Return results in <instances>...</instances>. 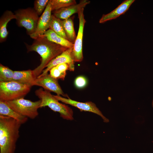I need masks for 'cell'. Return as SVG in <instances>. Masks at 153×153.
I'll list each match as a JSON object with an SVG mask.
<instances>
[{"instance_id":"cell-1","label":"cell","mask_w":153,"mask_h":153,"mask_svg":"<svg viewBox=\"0 0 153 153\" xmlns=\"http://www.w3.org/2000/svg\"><path fill=\"white\" fill-rule=\"evenodd\" d=\"M26 45L28 52H36L41 57L40 64L33 70L36 77L41 74L52 60L67 49L49 41L43 36L34 39L31 45Z\"/></svg>"},{"instance_id":"cell-2","label":"cell","mask_w":153,"mask_h":153,"mask_svg":"<svg viewBox=\"0 0 153 153\" xmlns=\"http://www.w3.org/2000/svg\"><path fill=\"white\" fill-rule=\"evenodd\" d=\"M22 125L13 118L0 115V153H14Z\"/></svg>"},{"instance_id":"cell-3","label":"cell","mask_w":153,"mask_h":153,"mask_svg":"<svg viewBox=\"0 0 153 153\" xmlns=\"http://www.w3.org/2000/svg\"><path fill=\"white\" fill-rule=\"evenodd\" d=\"M35 94L41 101L40 108L47 106L53 111L58 112L64 119L69 120L73 119L72 110L59 102L50 92L40 88L35 91Z\"/></svg>"},{"instance_id":"cell-4","label":"cell","mask_w":153,"mask_h":153,"mask_svg":"<svg viewBox=\"0 0 153 153\" xmlns=\"http://www.w3.org/2000/svg\"><path fill=\"white\" fill-rule=\"evenodd\" d=\"M31 87L13 81L0 82V101H10L24 98Z\"/></svg>"},{"instance_id":"cell-5","label":"cell","mask_w":153,"mask_h":153,"mask_svg":"<svg viewBox=\"0 0 153 153\" xmlns=\"http://www.w3.org/2000/svg\"><path fill=\"white\" fill-rule=\"evenodd\" d=\"M12 109L21 115L27 118L34 119L39 114L41 101H33L21 98L17 99L5 101Z\"/></svg>"},{"instance_id":"cell-6","label":"cell","mask_w":153,"mask_h":153,"mask_svg":"<svg viewBox=\"0 0 153 153\" xmlns=\"http://www.w3.org/2000/svg\"><path fill=\"white\" fill-rule=\"evenodd\" d=\"M14 14L18 26L24 27L29 36L35 32L39 17L33 8L20 9Z\"/></svg>"},{"instance_id":"cell-7","label":"cell","mask_w":153,"mask_h":153,"mask_svg":"<svg viewBox=\"0 0 153 153\" xmlns=\"http://www.w3.org/2000/svg\"><path fill=\"white\" fill-rule=\"evenodd\" d=\"M84 8L78 12L79 28L77 35L74 43L72 52L73 59L75 62L81 61L83 58L82 53V42L84 27L86 21L84 14Z\"/></svg>"},{"instance_id":"cell-8","label":"cell","mask_w":153,"mask_h":153,"mask_svg":"<svg viewBox=\"0 0 153 153\" xmlns=\"http://www.w3.org/2000/svg\"><path fill=\"white\" fill-rule=\"evenodd\" d=\"M58 101L68 104L78 109L80 111H88L93 112L100 116L105 122H108L109 120L105 117L97 107L95 104L91 101L80 102L73 100L69 97L67 98L60 95H54Z\"/></svg>"},{"instance_id":"cell-9","label":"cell","mask_w":153,"mask_h":153,"mask_svg":"<svg viewBox=\"0 0 153 153\" xmlns=\"http://www.w3.org/2000/svg\"><path fill=\"white\" fill-rule=\"evenodd\" d=\"M34 86H41L45 90L54 92L57 95L69 97L68 95L63 92L58 80L52 77L48 73L42 76L37 77Z\"/></svg>"},{"instance_id":"cell-10","label":"cell","mask_w":153,"mask_h":153,"mask_svg":"<svg viewBox=\"0 0 153 153\" xmlns=\"http://www.w3.org/2000/svg\"><path fill=\"white\" fill-rule=\"evenodd\" d=\"M73 48H67L60 54L52 60L46 66V68L42 71V73L38 76H42L48 73V72L54 67L61 63L68 64L69 70H74V61L73 59L72 52Z\"/></svg>"},{"instance_id":"cell-11","label":"cell","mask_w":153,"mask_h":153,"mask_svg":"<svg viewBox=\"0 0 153 153\" xmlns=\"http://www.w3.org/2000/svg\"><path fill=\"white\" fill-rule=\"evenodd\" d=\"M52 11L50 3L49 1L44 11L39 17L36 28L35 32L30 35L31 38L35 39L42 36L49 29V26Z\"/></svg>"},{"instance_id":"cell-12","label":"cell","mask_w":153,"mask_h":153,"mask_svg":"<svg viewBox=\"0 0 153 153\" xmlns=\"http://www.w3.org/2000/svg\"><path fill=\"white\" fill-rule=\"evenodd\" d=\"M90 3V1L87 0H81L78 4L55 10L53 14L61 20H64L69 18L74 14L78 13L81 9L84 8Z\"/></svg>"},{"instance_id":"cell-13","label":"cell","mask_w":153,"mask_h":153,"mask_svg":"<svg viewBox=\"0 0 153 153\" xmlns=\"http://www.w3.org/2000/svg\"><path fill=\"white\" fill-rule=\"evenodd\" d=\"M135 0H126L124 1L116 8L110 12L103 14L99 20L100 23H103L107 21L116 19L124 14L135 1Z\"/></svg>"},{"instance_id":"cell-14","label":"cell","mask_w":153,"mask_h":153,"mask_svg":"<svg viewBox=\"0 0 153 153\" xmlns=\"http://www.w3.org/2000/svg\"><path fill=\"white\" fill-rule=\"evenodd\" d=\"M37 78L34 75L33 70L14 71L12 81L32 86H34Z\"/></svg>"},{"instance_id":"cell-15","label":"cell","mask_w":153,"mask_h":153,"mask_svg":"<svg viewBox=\"0 0 153 153\" xmlns=\"http://www.w3.org/2000/svg\"><path fill=\"white\" fill-rule=\"evenodd\" d=\"M14 13L11 11L7 10L2 15L0 18V42L5 41L8 36V32L7 29L8 23L11 20L16 19Z\"/></svg>"},{"instance_id":"cell-16","label":"cell","mask_w":153,"mask_h":153,"mask_svg":"<svg viewBox=\"0 0 153 153\" xmlns=\"http://www.w3.org/2000/svg\"><path fill=\"white\" fill-rule=\"evenodd\" d=\"M0 115L11 117L22 124L26 123L28 119L18 113L10 108L5 101H0Z\"/></svg>"},{"instance_id":"cell-17","label":"cell","mask_w":153,"mask_h":153,"mask_svg":"<svg viewBox=\"0 0 153 153\" xmlns=\"http://www.w3.org/2000/svg\"><path fill=\"white\" fill-rule=\"evenodd\" d=\"M49 41L67 48H73L74 44L60 36L52 30L48 29L42 36Z\"/></svg>"},{"instance_id":"cell-18","label":"cell","mask_w":153,"mask_h":153,"mask_svg":"<svg viewBox=\"0 0 153 153\" xmlns=\"http://www.w3.org/2000/svg\"><path fill=\"white\" fill-rule=\"evenodd\" d=\"M65 32L68 40L74 44L76 36L74 29L73 19L72 17L61 20Z\"/></svg>"},{"instance_id":"cell-19","label":"cell","mask_w":153,"mask_h":153,"mask_svg":"<svg viewBox=\"0 0 153 153\" xmlns=\"http://www.w3.org/2000/svg\"><path fill=\"white\" fill-rule=\"evenodd\" d=\"M58 34L68 40L63 28L61 20L52 14L50 23L49 29Z\"/></svg>"},{"instance_id":"cell-20","label":"cell","mask_w":153,"mask_h":153,"mask_svg":"<svg viewBox=\"0 0 153 153\" xmlns=\"http://www.w3.org/2000/svg\"><path fill=\"white\" fill-rule=\"evenodd\" d=\"M52 11L76 4L75 0H50Z\"/></svg>"},{"instance_id":"cell-21","label":"cell","mask_w":153,"mask_h":153,"mask_svg":"<svg viewBox=\"0 0 153 153\" xmlns=\"http://www.w3.org/2000/svg\"><path fill=\"white\" fill-rule=\"evenodd\" d=\"M14 71L8 67L0 64V82H7L12 81Z\"/></svg>"},{"instance_id":"cell-22","label":"cell","mask_w":153,"mask_h":153,"mask_svg":"<svg viewBox=\"0 0 153 153\" xmlns=\"http://www.w3.org/2000/svg\"><path fill=\"white\" fill-rule=\"evenodd\" d=\"M50 0H36L34 1V8L39 16H41L44 11Z\"/></svg>"},{"instance_id":"cell-23","label":"cell","mask_w":153,"mask_h":153,"mask_svg":"<svg viewBox=\"0 0 153 153\" xmlns=\"http://www.w3.org/2000/svg\"><path fill=\"white\" fill-rule=\"evenodd\" d=\"M50 75L52 77L58 80H64L66 75V72L62 73L56 66L52 68L50 70Z\"/></svg>"},{"instance_id":"cell-24","label":"cell","mask_w":153,"mask_h":153,"mask_svg":"<svg viewBox=\"0 0 153 153\" xmlns=\"http://www.w3.org/2000/svg\"><path fill=\"white\" fill-rule=\"evenodd\" d=\"M87 80L85 77L83 76H79L76 78L75 81L76 87L78 88H82L86 85Z\"/></svg>"},{"instance_id":"cell-25","label":"cell","mask_w":153,"mask_h":153,"mask_svg":"<svg viewBox=\"0 0 153 153\" xmlns=\"http://www.w3.org/2000/svg\"><path fill=\"white\" fill-rule=\"evenodd\" d=\"M62 73L66 72V70H69L68 65L66 63L59 64L55 66Z\"/></svg>"},{"instance_id":"cell-26","label":"cell","mask_w":153,"mask_h":153,"mask_svg":"<svg viewBox=\"0 0 153 153\" xmlns=\"http://www.w3.org/2000/svg\"><path fill=\"white\" fill-rule=\"evenodd\" d=\"M152 107L153 108V99H152Z\"/></svg>"}]
</instances>
